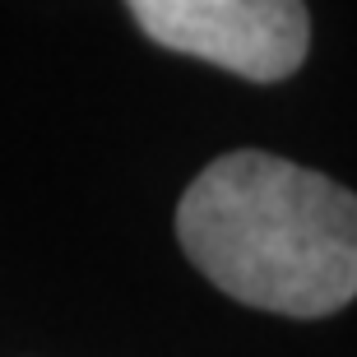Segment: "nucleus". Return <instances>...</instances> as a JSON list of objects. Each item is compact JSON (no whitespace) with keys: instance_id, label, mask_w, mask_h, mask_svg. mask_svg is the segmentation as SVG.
Masks as SVG:
<instances>
[{"instance_id":"nucleus-2","label":"nucleus","mask_w":357,"mask_h":357,"mask_svg":"<svg viewBox=\"0 0 357 357\" xmlns=\"http://www.w3.org/2000/svg\"><path fill=\"white\" fill-rule=\"evenodd\" d=\"M149 42L251 84L297 75L311 52L302 0H126Z\"/></svg>"},{"instance_id":"nucleus-1","label":"nucleus","mask_w":357,"mask_h":357,"mask_svg":"<svg viewBox=\"0 0 357 357\" xmlns=\"http://www.w3.org/2000/svg\"><path fill=\"white\" fill-rule=\"evenodd\" d=\"M176 241L218 292L292 320L357 297V199L278 153L213 158L176 204Z\"/></svg>"}]
</instances>
